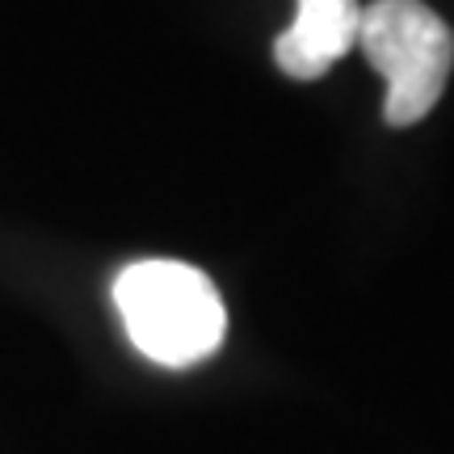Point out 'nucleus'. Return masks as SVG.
<instances>
[{"mask_svg":"<svg viewBox=\"0 0 454 454\" xmlns=\"http://www.w3.org/2000/svg\"><path fill=\"white\" fill-rule=\"evenodd\" d=\"M114 308L130 345L164 371L198 366L223 345L227 308L215 282L185 261L147 257L114 278Z\"/></svg>","mask_w":454,"mask_h":454,"instance_id":"f257e3e1","label":"nucleus"},{"mask_svg":"<svg viewBox=\"0 0 454 454\" xmlns=\"http://www.w3.org/2000/svg\"><path fill=\"white\" fill-rule=\"evenodd\" d=\"M357 47L387 81L383 122L412 127L446 93L454 67V34L421 0H374L362 9Z\"/></svg>","mask_w":454,"mask_h":454,"instance_id":"f03ea898","label":"nucleus"},{"mask_svg":"<svg viewBox=\"0 0 454 454\" xmlns=\"http://www.w3.org/2000/svg\"><path fill=\"white\" fill-rule=\"evenodd\" d=\"M357 0H299L294 21L274 38V64L291 81H320L357 47Z\"/></svg>","mask_w":454,"mask_h":454,"instance_id":"7ed1b4c3","label":"nucleus"}]
</instances>
